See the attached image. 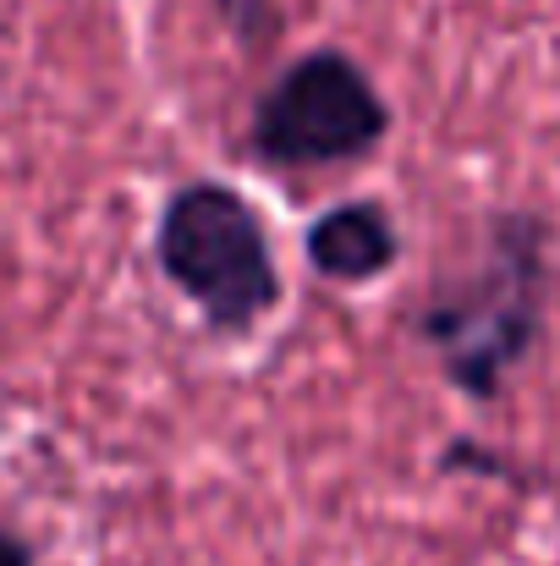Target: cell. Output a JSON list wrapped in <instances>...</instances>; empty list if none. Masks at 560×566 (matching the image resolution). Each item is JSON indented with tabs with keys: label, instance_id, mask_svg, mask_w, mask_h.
Masks as SVG:
<instances>
[{
	"label": "cell",
	"instance_id": "6da1fadb",
	"mask_svg": "<svg viewBox=\"0 0 560 566\" xmlns=\"http://www.w3.org/2000/svg\"><path fill=\"white\" fill-rule=\"evenodd\" d=\"M556 303V226L539 209H495L478 253L445 270L406 314L451 390L495 407L550 331Z\"/></svg>",
	"mask_w": 560,
	"mask_h": 566
},
{
	"label": "cell",
	"instance_id": "7a4b0ae2",
	"mask_svg": "<svg viewBox=\"0 0 560 566\" xmlns=\"http://www.w3.org/2000/svg\"><path fill=\"white\" fill-rule=\"evenodd\" d=\"M155 264L214 336H253L286 297L264 214L214 177H192L160 203Z\"/></svg>",
	"mask_w": 560,
	"mask_h": 566
},
{
	"label": "cell",
	"instance_id": "3957f363",
	"mask_svg": "<svg viewBox=\"0 0 560 566\" xmlns=\"http://www.w3.org/2000/svg\"><path fill=\"white\" fill-rule=\"evenodd\" d=\"M395 116L369 66L341 44L292 55L247 111V155L270 171H330L369 160Z\"/></svg>",
	"mask_w": 560,
	"mask_h": 566
},
{
	"label": "cell",
	"instance_id": "277c9868",
	"mask_svg": "<svg viewBox=\"0 0 560 566\" xmlns=\"http://www.w3.org/2000/svg\"><path fill=\"white\" fill-rule=\"evenodd\" d=\"M303 253L314 275L336 286H369L401 264V226L379 198H341L308 226Z\"/></svg>",
	"mask_w": 560,
	"mask_h": 566
},
{
	"label": "cell",
	"instance_id": "5b68a950",
	"mask_svg": "<svg viewBox=\"0 0 560 566\" xmlns=\"http://www.w3.org/2000/svg\"><path fill=\"white\" fill-rule=\"evenodd\" d=\"M214 11L247 50H258L281 33V0H214Z\"/></svg>",
	"mask_w": 560,
	"mask_h": 566
},
{
	"label": "cell",
	"instance_id": "8992f818",
	"mask_svg": "<svg viewBox=\"0 0 560 566\" xmlns=\"http://www.w3.org/2000/svg\"><path fill=\"white\" fill-rule=\"evenodd\" d=\"M440 473H478V479H517L506 457H495V446L478 440H451L440 457Z\"/></svg>",
	"mask_w": 560,
	"mask_h": 566
},
{
	"label": "cell",
	"instance_id": "52a82bcc",
	"mask_svg": "<svg viewBox=\"0 0 560 566\" xmlns=\"http://www.w3.org/2000/svg\"><path fill=\"white\" fill-rule=\"evenodd\" d=\"M0 566H39L33 545H28L17 528H6V523H0Z\"/></svg>",
	"mask_w": 560,
	"mask_h": 566
}]
</instances>
